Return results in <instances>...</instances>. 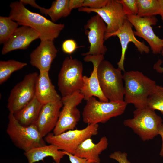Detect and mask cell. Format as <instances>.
<instances>
[{
	"label": "cell",
	"mask_w": 163,
	"mask_h": 163,
	"mask_svg": "<svg viewBox=\"0 0 163 163\" xmlns=\"http://www.w3.org/2000/svg\"><path fill=\"white\" fill-rule=\"evenodd\" d=\"M9 17L19 24L29 27L39 35L40 40H54L64 29L65 25L56 24L45 17L32 12L20 1L11 3Z\"/></svg>",
	"instance_id": "cell-1"
},
{
	"label": "cell",
	"mask_w": 163,
	"mask_h": 163,
	"mask_svg": "<svg viewBox=\"0 0 163 163\" xmlns=\"http://www.w3.org/2000/svg\"><path fill=\"white\" fill-rule=\"evenodd\" d=\"M124 101L133 104L136 109L147 107L148 98L155 88V81L138 71L125 72Z\"/></svg>",
	"instance_id": "cell-2"
},
{
	"label": "cell",
	"mask_w": 163,
	"mask_h": 163,
	"mask_svg": "<svg viewBox=\"0 0 163 163\" xmlns=\"http://www.w3.org/2000/svg\"><path fill=\"white\" fill-rule=\"evenodd\" d=\"M121 71L107 60H103L98 66L97 72L100 87L109 101H124V84Z\"/></svg>",
	"instance_id": "cell-3"
},
{
	"label": "cell",
	"mask_w": 163,
	"mask_h": 163,
	"mask_svg": "<svg viewBox=\"0 0 163 163\" xmlns=\"http://www.w3.org/2000/svg\"><path fill=\"white\" fill-rule=\"evenodd\" d=\"M127 105L124 101L103 102L91 97L86 101L84 107L83 121L88 124L105 123L123 114Z\"/></svg>",
	"instance_id": "cell-4"
},
{
	"label": "cell",
	"mask_w": 163,
	"mask_h": 163,
	"mask_svg": "<svg viewBox=\"0 0 163 163\" xmlns=\"http://www.w3.org/2000/svg\"><path fill=\"white\" fill-rule=\"evenodd\" d=\"M6 132L14 145L24 152L46 145L35 124L24 126L20 124L14 114L9 112Z\"/></svg>",
	"instance_id": "cell-5"
},
{
	"label": "cell",
	"mask_w": 163,
	"mask_h": 163,
	"mask_svg": "<svg viewBox=\"0 0 163 163\" xmlns=\"http://www.w3.org/2000/svg\"><path fill=\"white\" fill-rule=\"evenodd\" d=\"M161 117L155 110L147 107L136 109L132 118L125 120L123 124L131 129L141 138L145 141L152 139L158 135V129L162 123Z\"/></svg>",
	"instance_id": "cell-6"
},
{
	"label": "cell",
	"mask_w": 163,
	"mask_h": 163,
	"mask_svg": "<svg viewBox=\"0 0 163 163\" xmlns=\"http://www.w3.org/2000/svg\"><path fill=\"white\" fill-rule=\"evenodd\" d=\"M83 71L81 61L71 57L65 58L58 76V89L62 97L80 91L83 82Z\"/></svg>",
	"instance_id": "cell-7"
},
{
	"label": "cell",
	"mask_w": 163,
	"mask_h": 163,
	"mask_svg": "<svg viewBox=\"0 0 163 163\" xmlns=\"http://www.w3.org/2000/svg\"><path fill=\"white\" fill-rule=\"evenodd\" d=\"M98 124H90L81 129L68 130L58 135L50 133L44 137L46 142L60 150L74 155L79 145L86 139L98 133Z\"/></svg>",
	"instance_id": "cell-8"
},
{
	"label": "cell",
	"mask_w": 163,
	"mask_h": 163,
	"mask_svg": "<svg viewBox=\"0 0 163 163\" xmlns=\"http://www.w3.org/2000/svg\"><path fill=\"white\" fill-rule=\"evenodd\" d=\"M84 99L80 91L62 98L63 104L59 118L53 133L58 135L75 127L80 118V112L77 107Z\"/></svg>",
	"instance_id": "cell-9"
},
{
	"label": "cell",
	"mask_w": 163,
	"mask_h": 163,
	"mask_svg": "<svg viewBox=\"0 0 163 163\" xmlns=\"http://www.w3.org/2000/svg\"><path fill=\"white\" fill-rule=\"evenodd\" d=\"M38 75L36 72L26 75L12 89L7 105L9 112L15 113L33 98L35 96L36 83Z\"/></svg>",
	"instance_id": "cell-10"
},
{
	"label": "cell",
	"mask_w": 163,
	"mask_h": 163,
	"mask_svg": "<svg viewBox=\"0 0 163 163\" xmlns=\"http://www.w3.org/2000/svg\"><path fill=\"white\" fill-rule=\"evenodd\" d=\"M78 11L88 13L94 12L98 15L106 25L105 35L117 31L127 20V16L124 14L122 5L118 0H108L106 5L100 9L82 7Z\"/></svg>",
	"instance_id": "cell-11"
},
{
	"label": "cell",
	"mask_w": 163,
	"mask_h": 163,
	"mask_svg": "<svg viewBox=\"0 0 163 163\" xmlns=\"http://www.w3.org/2000/svg\"><path fill=\"white\" fill-rule=\"evenodd\" d=\"M127 20L134 27L135 36L145 40L154 54L161 53L163 50V39L155 34L152 27L157 24L158 20L156 17H141L137 15H132L127 16Z\"/></svg>",
	"instance_id": "cell-12"
},
{
	"label": "cell",
	"mask_w": 163,
	"mask_h": 163,
	"mask_svg": "<svg viewBox=\"0 0 163 163\" xmlns=\"http://www.w3.org/2000/svg\"><path fill=\"white\" fill-rule=\"evenodd\" d=\"M85 33L90 44L89 51L82 54L87 55H104L107 49L104 43L107 26L101 18L96 14L91 17L84 26Z\"/></svg>",
	"instance_id": "cell-13"
},
{
	"label": "cell",
	"mask_w": 163,
	"mask_h": 163,
	"mask_svg": "<svg viewBox=\"0 0 163 163\" xmlns=\"http://www.w3.org/2000/svg\"><path fill=\"white\" fill-rule=\"evenodd\" d=\"M104 55H87L83 58L85 62H91L93 67L90 77L83 76V85L80 91L86 101L94 96L97 97L100 101H109L102 91L97 75L98 67L100 62L104 60Z\"/></svg>",
	"instance_id": "cell-14"
},
{
	"label": "cell",
	"mask_w": 163,
	"mask_h": 163,
	"mask_svg": "<svg viewBox=\"0 0 163 163\" xmlns=\"http://www.w3.org/2000/svg\"><path fill=\"white\" fill-rule=\"evenodd\" d=\"M132 24L127 20L123 25L116 31L105 35V40L112 36H117L119 39L121 47V53L120 60L117 63L118 68L125 72L124 62L128 45L129 43H133L137 50L141 53H148L150 51L149 47L143 42L138 40L135 37L132 30Z\"/></svg>",
	"instance_id": "cell-15"
},
{
	"label": "cell",
	"mask_w": 163,
	"mask_h": 163,
	"mask_svg": "<svg viewBox=\"0 0 163 163\" xmlns=\"http://www.w3.org/2000/svg\"><path fill=\"white\" fill-rule=\"evenodd\" d=\"M62 107L61 100L43 105L35 125L43 138L55 128Z\"/></svg>",
	"instance_id": "cell-16"
},
{
	"label": "cell",
	"mask_w": 163,
	"mask_h": 163,
	"mask_svg": "<svg viewBox=\"0 0 163 163\" xmlns=\"http://www.w3.org/2000/svg\"><path fill=\"white\" fill-rule=\"evenodd\" d=\"M57 52L53 40H40L39 45L30 54V63L40 72H49Z\"/></svg>",
	"instance_id": "cell-17"
},
{
	"label": "cell",
	"mask_w": 163,
	"mask_h": 163,
	"mask_svg": "<svg viewBox=\"0 0 163 163\" xmlns=\"http://www.w3.org/2000/svg\"><path fill=\"white\" fill-rule=\"evenodd\" d=\"M39 38V34L31 28L22 26L18 27L3 46L1 53L5 55L15 50L27 49L33 41Z\"/></svg>",
	"instance_id": "cell-18"
},
{
	"label": "cell",
	"mask_w": 163,
	"mask_h": 163,
	"mask_svg": "<svg viewBox=\"0 0 163 163\" xmlns=\"http://www.w3.org/2000/svg\"><path fill=\"white\" fill-rule=\"evenodd\" d=\"M108 140L106 137H102L97 143L93 142L91 138L86 139L77 148L76 156L86 159L92 163H100L99 155L107 147Z\"/></svg>",
	"instance_id": "cell-19"
},
{
	"label": "cell",
	"mask_w": 163,
	"mask_h": 163,
	"mask_svg": "<svg viewBox=\"0 0 163 163\" xmlns=\"http://www.w3.org/2000/svg\"><path fill=\"white\" fill-rule=\"evenodd\" d=\"M48 72H40L36 83L35 96L43 105L62 99L52 83Z\"/></svg>",
	"instance_id": "cell-20"
},
{
	"label": "cell",
	"mask_w": 163,
	"mask_h": 163,
	"mask_svg": "<svg viewBox=\"0 0 163 163\" xmlns=\"http://www.w3.org/2000/svg\"><path fill=\"white\" fill-rule=\"evenodd\" d=\"M28 163H34L47 157H51L55 163H60L66 155L56 146L50 144L36 147L24 152Z\"/></svg>",
	"instance_id": "cell-21"
},
{
	"label": "cell",
	"mask_w": 163,
	"mask_h": 163,
	"mask_svg": "<svg viewBox=\"0 0 163 163\" xmlns=\"http://www.w3.org/2000/svg\"><path fill=\"white\" fill-rule=\"evenodd\" d=\"M69 0H56L53 1L49 8L46 9L38 5L35 0H27L26 4H29L32 6L39 10L40 12L46 15H48L53 22L56 21L63 17L68 16L71 11L69 6Z\"/></svg>",
	"instance_id": "cell-22"
},
{
	"label": "cell",
	"mask_w": 163,
	"mask_h": 163,
	"mask_svg": "<svg viewBox=\"0 0 163 163\" xmlns=\"http://www.w3.org/2000/svg\"><path fill=\"white\" fill-rule=\"evenodd\" d=\"M43 105L35 96L28 104L14 114V117L22 125L35 124Z\"/></svg>",
	"instance_id": "cell-23"
},
{
	"label": "cell",
	"mask_w": 163,
	"mask_h": 163,
	"mask_svg": "<svg viewBox=\"0 0 163 163\" xmlns=\"http://www.w3.org/2000/svg\"><path fill=\"white\" fill-rule=\"evenodd\" d=\"M27 63L10 59L0 61V84L6 81L14 72L23 68Z\"/></svg>",
	"instance_id": "cell-24"
},
{
	"label": "cell",
	"mask_w": 163,
	"mask_h": 163,
	"mask_svg": "<svg viewBox=\"0 0 163 163\" xmlns=\"http://www.w3.org/2000/svg\"><path fill=\"white\" fill-rule=\"evenodd\" d=\"M138 8L137 15L141 17L155 16L159 14L158 0H136Z\"/></svg>",
	"instance_id": "cell-25"
},
{
	"label": "cell",
	"mask_w": 163,
	"mask_h": 163,
	"mask_svg": "<svg viewBox=\"0 0 163 163\" xmlns=\"http://www.w3.org/2000/svg\"><path fill=\"white\" fill-rule=\"evenodd\" d=\"M19 24L9 16H0V43L4 44L18 28Z\"/></svg>",
	"instance_id": "cell-26"
},
{
	"label": "cell",
	"mask_w": 163,
	"mask_h": 163,
	"mask_svg": "<svg viewBox=\"0 0 163 163\" xmlns=\"http://www.w3.org/2000/svg\"><path fill=\"white\" fill-rule=\"evenodd\" d=\"M147 107L158 110L163 115V87L156 85L148 98Z\"/></svg>",
	"instance_id": "cell-27"
},
{
	"label": "cell",
	"mask_w": 163,
	"mask_h": 163,
	"mask_svg": "<svg viewBox=\"0 0 163 163\" xmlns=\"http://www.w3.org/2000/svg\"><path fill=\"white\" fill-rule=\"evenodd\" d=\"M122 6L123 12L126 16L137 15L138 8L136 0H118Z\"/></svg>",
	"instance_id": "cell-28"
},
{
	"label": "cell",
	"mask_w": 163,
	"mask_h": 163,
	"mask_svg": "<svg viewBox=\"0 0 163 163\" xmlns=\"http://www.w3.org/2000/svg\"><path fill=\"white\" fill-rule=\"evenodd\" d=\"M79 47L76 42L72 39L65 40L62 45V49L63 52L69 55L73 53Z\"/></svg>",
	"instance_id": "cell-29"
},
{
	"label": "cell",
	"mask_w": 163,
	"mask_h": 163,
	"mask_svg": "<svg viewBox=\"0 0 163 163\" xmlns=\"http://www.w3.org/2000/svg\"><path fill=\"white\" fill-rule=\"evenodd\" d=\"M108 0H84L82 7L99 9L104 6Z\"/></svg>",
	"instance_id": "cell-30"
},
{
	"label": "cell",
	"mask_w": 163,
	"mask_h": 163,
	"mask_svg": "<svg viewBox=\"0 0 163 163\" xmlns=\"http://www.w3.org/2000/svg\"><path fill=\"white\" fill-rule=\"evenodd\" d=\"M109 158L119 163H131L127 158V154L125 152L116 151L111 153Z\"/></svg>",
	"instance_id": "cell-31"
},
{
	"label": "cell",
	"mask_w": 163,
	"mask_h": 163,
	"mask_svg": "<svg viewBox=\"0 0 163 163\" xmlns=\"http://www.w3.org/2000/svg\"><path fill=\"white\" fill-rule=\"evenodd\" d=\"M63 151L66 155L68 156L71 163H92L85 158L78 157L74 155Z\"/></svg>",
	"instance_id": "cell-32"
},
{
	"label": "cell",
	"mask_w": 163,
	"mask_h": 163,
	"mask_svg": "<svg viewBox=\"0 0 163 163\" xmlns=\"http://www.w3.org/2000/svg\"><path fill=\"white\" fill-rule=\"evenodd\" d=\"M84 0H69V6L70 9L72 11L75 8L82 7Z\"/></svg>",
	"instance_id": "cell-33"
},
{
	"label": "cell",
	"mask_w": 163,
	"mask_h": 163,
	"mask_svg": "<svg viewBox=\"0 0 163 163\" xmlns=\"http://www.w3.org/2000/svg\"><path fill=\"white\" fill-rule=\"evenodd\" d=\"M161 53L163 56V50L161 52ZM161 63V61L159 59L154 64V69L157 72L160 73L163 72V67H161L160 66Z\"/></svg>",
	"instance_id": "cell-34"
},
{
	"label": "cell",
	"mask_w": 163,
	"mask_h": 163,
	"mask_svg": "<svg viewBox=\"0 0 163 163\" xmlns=\"http://www.w3.org/2000/svg\"><path fill=\"white\" fill-rule=\"evenodd\" d=\"M161 137L162 140V143L159 155L161 157L163 156V123H162L159 126L158 129V133Z\"/></svg>",
	"instance_id": "cell-35"
},
{
	"label": "cell",
	"mask_w": 163,
	"mask_h": 163,
	"mask_svg": "<svg viewBox=\"0 0 163 163\" xmlns=\"http://www.w3.org/2000/svg\"><path fill=\"white\" fill-rule=\"evenodd\" d=\"M159 5V15L161 17V19L163 22V0H158Z\"/></svg>",
	"instance_id": "cell-36"
}]
</instances>
